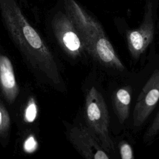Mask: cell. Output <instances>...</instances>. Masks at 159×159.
Masks as SVG:
<instances>
[{
	"mask_svg": "<svg viewBox=\"0 0 159 159\" xmlns=\"http://www.w3.org/2000/svg\"><path fill=\"white\" fill-rule=\"evenodd\" d=\"M0 12L9 34L29 63L53 83H60L57 63L40 34L30 24L16 0H0Z\"/></svg>",
	"mask_w": 159,
	"mask_h": 159,
	"instance_id": "1",
	"label": "cell"
},
{
	"mask_svg": "<svg viewBox=\"0 0 159 159\" xmlns=\"http://www.w3.org/2000/svg\"><path fill=\"white\" fill-rule=\"evenodd\" d=\"M66 14L76 28L85 50L102 65L119 71L125 66L116 53L101 25L75 0H63Z\"/></svg>",
	"mask_w": 159,
	"mask_h": 159,
	"instance_id": "2",
	"label": "cell"
},
{
	"mask_svg": "<svg viewBox=\"0 0 159 159\" xmlns=\"http://www.w3.org/2000/svg\"><path fill=\"white\" fill-rule=\"evenodd\" d=\"M84 116L88 127L98 139L106 152L114 150V143L109 135V116L107 106L101 93L94 86L86 93Z\"/></svg>",
	"mask_w": 159,
	"mask_h": 159,
	"instance_id": "3",
	"label": "cell"
},
{
	"mask_svg": "<svg viewBox=\"0 0 159 159\" xmlns=\"http://www.w3.org/2000/svg\"><path fill=\"white\" fill-rule=\"evenodd\" d=\"M55 36L62 49L70 57L76 58L85 50L81 39L68 16L58 12L52 22Z\"/></svg>",
	"mask_w": 159,
	"mask_h": 159,
	"instance_id": "4",
	"label": "cell"
},
{
	"mask_svg": "<svg viewBox=\"0 0 159 159\" xmlns=\"http://www.w3.org/2000/svg\"><path fill=\"white\" fill-rule=\"evenodd\" d=\"M159 101V70H155L141 90L133 111V125L138 127L148 119Z\"/></svg>",
	"mask_w": 159,
	"mask_h": 159,
	"instance_id": "5",
	"label": "cell"
},
{
	"mask_svg": "<svg viewBox=\"0 0 159 159\" xmlns=\"http://www.w3.org/2000/svg\"><path fill=\"white\" fill-rule=\"evenodd\" d=\"M154 35L153 6L148 0L145 6L143 22L137 29L127 34V41L129 52L133 58L137 59L147 49L152 42Z\"/></svg>",
	"mask_w": 159,
	"mask_h": 159,
	"instance_id": "6",
	"label": "cell"
},
{
	"mask_svg": "<svg viewBox=\"0 0 159 159\" xmlns=\"http://www.w3.org/2000/svg\"><path fill=\"white\" fill-rule=\"evenodd\" d=\"M68 136L71 143L85 159H110L88 127L81 125L74 127L70 130Z\"/></svg>",
	"mask_w": 159,
	"mask_h": 159,
	"instance_id": "7",
	"label": "cell"
},
{
	"mask_svg": "<svg viewBox=\"0 0 159 159\" xmlns=\"http://www.w3.org/2000/svg\"><path fill=\"white\" fill-rule=\"evenodd\" d=\"M0 87L7 101L9 103L13 102L19 94V88L12 63L7 56L1 53H0Z\"/></svg>",
	"mask_w": 159,
	"mask_h": 159,
	"instance_id": "8",
	"label": "cell"
},
{
	"mask_svg": "<svg viewBox=\"0 0 159 159\" xmlns=\"http://www.w3.org/2000/svg\"><path fill=\"white\" fill-rule=\"evenodd\" d=\"M132 99V88L129 86L116 89L112 96V103L116 114L120 124L129 117Z\"/></svg>",
	"mask_w": 159,
	"mask_h": 159,
	"instance_id": "9",
	"label": "cell"
},
{
	"mask_svg": "<svg viewBox=\"0 0 159 159\" xmlns=\"http://www.w3.org/2000/svg\"><path fill=\"white\" fill-rule=\"evenodd\" d=\"M38 108L35 101L33 98L29 99L24 113V119L27 123L33 122L37 118Z\"/></svg>",
	"mask_w": 159,
	"mask_h": 159,
	"instance_id": "10",
	"label": "cell"
},
{
	"mask_svg": "<svg viewBox=\"0 0 159 159\" xmlns=\"http://www.w3.org/2000/svg\"><path fill=\"white\" fill-rule=\"evenodd\" d=\"M10 117L4 106L0 102V135L4 136L9 129Z\"/></svg>",
	"mask_w": 159,
	"mask_h": 159,
	"instance_id": "11",
	"label": "cell"
},
{
	"mask_svg": "<svg viewBox=\"0 0 159 159\" xmlns=\"http://www.w3.org/2000/svg\"><path fill=\"white\" fill-rule=\"evenodd\" d=\"M119 150L121 159H134L132 147L127 141L122 140L120 142Z\"/></svg>",
	"mask_w": 159,
	"mask_h": 159,
	"instance_id": "12",
	"label": "cell"
},
{
	"mask_svg": "<svg viewBox=\"0 0 159 159\" xmlns=\"http://www.w3.org/2000/svg\"><path fill=\"white\" fill-rule=\"evenodd\" d=\"M159 132V110L157 114L154 118L152 123L149 126L148 129L146 131L144 138L145 139H149L153 138Z\"/></svg>",
	"mask_w": 159,
	"mask_h": 159,
	"instance_id": "13",
	"label": "cell"
},
{
	"mask_svg": "<svg viewBox=\"0 0 159 159\" xmlns=\"http://www.w3.org/2000/svg\"><path fill=\"white\" fill-rule=\"evenodd\" d=\"M39 144L33 135H29L24 140L23 144V149L25 152L27 153H32L35 152L38 148Z\"/></svg>",
	"mask_w": 159,
	"mask_h": 159,
	"instance_id": "14",
	"label": "cell"
}]
</instances>
